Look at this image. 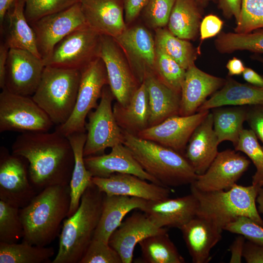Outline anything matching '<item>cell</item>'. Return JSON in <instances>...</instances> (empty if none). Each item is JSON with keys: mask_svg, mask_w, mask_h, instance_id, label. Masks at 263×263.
Masks as SVG:
<instances>
[{"mask_svg": "<svg viewBox=\"0 0 263 263\" xmlns=\"http://www.w3.org/2000/svg\"><path fill=\"white\" fill-rule=\"evenodd\" d=\"M223 21L218 16L209 14L202 19L199 29L200 44L205 39L218 35L223 28Z\"/></svg>", "mask_w": 263, "mask_h": 263, "instance_id": "bcb514c9", "label": "cell"}, {"mask_svg": "<svg viewBox=\"0 0 263 263\" xmlns=\"http://www.w3.org/2000/svg\"><path fill=\"white\" fill-rule=\"evenodd\" d=\"M81 78L76 103L72 113L55 130L62 135L86 132V118L91 110L96 108L104 87L109 85L104 63L100 57L80 71Z\"/></svg>", "mask_w": 263, "mask_h": 263, "instance_id": "52a82bcc", "label": "cell"}, {"mask_svg": "<svg viewBox=\"0 0 263 263\" xmlns=\"http://www.w3.org/2000/svg\"><path fill=\"white\" fill-rule=\"evenodd\" d=\"M19 208L0 200V242L18 243L24 234Z\"/></svg>", "mask_w": 263, "mask_h": 263, "instance_id": "f35d334b", "label": "cell"}, {"mask_svg": "<svg viewBox=\"0 0 263 263\" xmlns=\"http://www.w3.org/2000/svg\"><path fill=\"white\" fill-rule=\"evenodd\" d=\"M203 9L196 0H175L167 28L179 38L195 40L199 34Z\"/></svg>", "mask_w": 263, "mask_h": 263, "instance_id": "4dcf8cb0", "label": "cell"}, {"mask_svg": "<svg viewBox=\"0 0 263 263\" xmlns=\"http://www.w3.org/2000/svg\"><path fill=\"white\" fill-rule=\"evenodd\" d=\"M100 57L105 65L109 85L115 99L120 104L127 105L140 84L113 38L101 35Z\"/></svg>", "mask_w": 263, "mask_h": 263, "instance_id": "4fadbf2b", "label": "cell"}, {"mask_svg": "<svg viewBox=\"0 0 263 263\" xmlns=\"http://www.w3.org/2000/svg\"><path fill=\"white\" fill-rule=\"evenodd\" d=\"M224 230L241 235L249 241L263 245V226L249 217H238L227 224Z\"/></svg>", "mask_w": 263, "mask_h": 263, "instance_id": "f6af8a7d", "label": "cell"}, {"mask_svg": "<svg viewBox=\"0 0 263 263\" xmlns=\"http://www.w3.org/2000/svg\"><path fill=\"white\" fill-rule=\"evenodd\" d=\"M258 138L251 129H243L235 150L245 154L253 162L256 172L252 176L253 185L258 186L263 180V148L258 142Z\"/></svg>", "mask_w": 263, "mask_h": 263, "instance_id": "ab89813d", "label": "cell"}, {"mask_svg": "<svg viewBox=\"0 0 263 263\" xmlns=\"http://www.w3.org/2000/svg\"><path fill=\"white\" fill-rule=\"evenodd\" d=\"M243 258L247 263H263V245L247 240L244 244Z\"/></svg>", "mask_w": 263, "mask_h": 263, "instance_id": "f907efd6", "label": "cell"}, {"mask_svg": "<svg viewBox=\"0 0 263 263\" xmlns=\"http://www.w3.org/2000/svg\"><path fill=\"white\" fill-rule=\"evenodd\" d=\"M223 15L230 19L234 17L237 24L240 19L242 0H217Z\"/></svg>", "mask_w": 263, "mask_h": 263, "instance_id": "681fc988", "label": "cell"}, {"mask_svg": "<svg viewBox=\"0 0 263 263\" xmlns=\"http://www.w3.org/2000/svg\"><path fill=\"white\" fill-rule=\"evenodd\" d=\"M225 79L209 75L201 70L195 64L186 72L181 91L179 115H190L224 85Z\"/></svg>", "mask_w": 263, "mask_h": 263, "instance_id": "603a6c76", "label": "cell"}, {"mask_svg": "<svg viewBox=\"0 0 263 263\" xmlns=\"http://www.w3.org/2000/svg\"><path fill=\"white\" fill-rule=\"evenodd\" d=\"M92 183L107 195L135 197L147 201L169 197L170 188L144 180L130 174L114 173L108 177H93Z\"/></svg>", "mask_w": 263, "mask_h": 263, "instance_id": "ac0fdd59", "label": "cell"}, {"mask_svg": "<svg viewBox=\"0 0 263 263\" xmlns=\"http://www.w3.org/2000/svg\"><path fill=\"white\" fill-rule=\"evenodd\" d=\"M15 0H0V24L2 25L5 14Z\"/></svg>", "mask_w": 263, "mask_h": 263, "instance_id": "9f6ffc18", "label": "cell"}, {"mask_svg": "<svg viewBox=\"0 0 263 263\" xmlns=\"http://www.w3.org/2000/svg\"><path fill=\"white\" fill-rule=\"evenodd\" d=\"M28 165L25 158L0 147V200L21 208L38 193L30 181Z\"/></svg>", "mask_w": 263, "mask_h": 263, "instance_id": "8fae6325", "label": "cell"}, {"mask_svg": "<svg viewBox=\"0 0 263 263\" xmlns=\"http://www.w3.org/2000/svg\"><path fill=\"white\" fill-rule=\"evenodd\" d=\"M155 47L175 60L187 70L195 64L200 50L195 48L189 40L179 38L166 27L154 30Z\"/></svg>", "mask_w": 263, "mask_h": 263, "instance_id": "836d02e7", "label": "cell"}, {"mask_svg": "<svg viewBox=\"0 0 263 263\" xmlns=\"http://www.w3.org/2000/svg\"><path fill=\"white\" fill-rule=\"evenodd\" d=\"M250 163L247 157L235 150L218 152L207 170L198 175L190 185L202 191L228 189L236 184Z\"/></svg>", "mask_w": 263, "mask_h": 263, "instance_id": "2e32d148", "label": "cell"}, {"mask_svg": "<svg viewBox=\"0 0 263 263\" xmlns=\"http://www.w3.org/2000/svg\"><path fill=\"white\" fill-rule=\"evenodd\" d=\"M139 244L143 263H185L184 258L169 238L167 231L150 236Z\"/></svg>", "mask_w": 263, "mask_h": 263, "instance_id": "e575fe53", "label": "cell"}, {"mask_svg": "<svg viewBox=\"0 0 263 263\" xmlns=\"http://www.w3.org/2000/svg\"><path fill=\"white\" fill-rule=\"evenodd\" d=\"M256 203H258V210L259 212L263 214V186L260 187L256 199Z\"/></svg>", "mask_w": 263, "mask_h": 263, "instance_id": "6f0895ef", "label": "cell"}, {"mask_svg": "<svg viewBox=\"0 0 263 263\" xmlns=\"http://www.w3.org/2000/svg\"><path fill=\"white\" fill-rule=\"evenodd\" d=\"M256 59L258 61H260L263 65V58L259 57V56H256Z\"/></svg>", "mask_w": 263, "mask_h": 263, "instance_id": "91938a15", "label": "cell"}, {"mask_svg": "<svg viewBox=\"0 0 263 263\" xmlns=\"http://www.w3.org/2000/svg\"><path fill=\"white\" fill-rule=\"evenodd\" d=\"M24 14L30 23L71 7L80 0H24Z\"/></svg>", "mask_w": 263, "mask_h": 263, "instance_id": "60d3db41", "label": "cell"}, {"mask_svg": "<svg viewBox=\"0 0 263 263\" xmlns=\"http://www.w3.org/2000/svg\"><path fill=\"white\" fill-rule=\"evenodd\" d=\"M36 36L38 52L43 61L55 46L73 31L88 26L80 1L66 10L44 17L30 23Z\"/></svg>", "mask_w": 263, "mask_h": 263, "instance_id": "7c38bea8", "label": "cell"}, {"mask_svg": "<svg viewBox=\"0 0 263 263\" xmlns=\"http://www.w3.org/2000/svg\"><path fill=\"white\" fill-rule=\"evenodd\" d=\"M245 238L239 235L234 239L229 247L231 253L230 263H241L243 258V252Z\"/></svg>", "mask_w": 263, "mask_h": 263, "instance_id": "816d5d0a", "label": "cell"}, {"mask_svg": "<svg viewBox=\"0 0 263 263\" xmlns=\"http://www.w3.org/2000/svg\"><path fill=\"white\" fill-rule=\"evenodd\" d=\"M180 229L192 263H208L211 250L221 240L223 230L197 215Z\"/></svg>", "mask_w": 263, "mask_h": 263, "instance_id": "cb8c5ba5", "label": "cell"}, {"mask_svg": "<svg viewBox=\"0 0 263 263\" xmlns=\"http://www.w3.org/2000/svg\"><path fill=\"white\" fill-rule=\"evenodd\" d=\"M209 110L199 111L190 115H176L139 132L138 137L150 140L184 154L193 132Z\"/></svg>", "mask_w": 263, "mask_h": 263, "instance_id": "e0dca14e", "label": "cell"}, {"mask_svg": "<svg viewBox=\"0 0 263 263\" xmlns=\"http://www.w3.org/2000/svg\"><path fill=\"white\" fill-rule=\"evenodd\" d=\"M219 144L209 111L191 134L184 154L197 175L203 174L213 162Z\"/></svg>", "mask_w": 263, "mask_h": 263, "instance_id": "d4e9b609", "label": "cell"}, {"mask_svg": "<svg viewBox=\"0 0 263 263\" xmlns=\"http://www.w3.org/2000/svg\"><path fill=\"white\" fill-rule=\"evenodd\" d=\"M186 72L175 60L155 47L153 73L163 83L181 94Z\"/></svg>", "mask_w": 263, "mask_h": 263, "instance_id": "74e56055", "label": "cell"}, {"mask_svg": "<svg viewBox=\"0 0 263 263\" xmlns=\"http://www.w3.org/2000/svg\"><path fill=\"white\" fill-rule=\"evenodd\" d=\"M24 0H15L7 10L3 20L6 21L5 29L1 30L5 32L3 41L9 49L26 50L41 58L35 33L24 14Z\"/></svg>", "mask_w": 263, "mask_h": 263, "instance_id": "83f0119b", "label": "cell"}, {"mask_svg": "<svg viewBox=\"0 0 263 263\" xmlns=\"http://www.w3.org/2000/svg\"><path fill=\"white\" fill-rule=\"evenodd\" d=\"M149 0H123L124 7V18L127 25L132 24L135 21Z\"/></svg>", "mask_w": 263, "mask_h": 263, "instance_id": "c3c4849f", "label": "cell"}, {"mask_svg": "<svg viewBox=\"0 0 263 263\" xmlns=\"http://www.w3.org/2000/svg\"><path fill=\"white\" fill-rule=\"evenodd\" d=\"M9 50V48L3 41H1L0 44V88L1 89L4 87L5 69Z\"/></svg>", "mask_w": 263, "mask_h": 263, "instance_id": "f5cc1de1", "label": "cell"}, {"mask_svg": "<svg viewBox=\"0 0 263 263\" xmlns=\"http://www.w3.org/2000/svg\"><path fill=\"white\" fill-rule=\"evenodd\" d=\"M244 79L247 83L258 87H263V76L249 67L245 68L242 73Z\"/></svg>", "mask_w": 263, "mask_h": 263, "instance_id": "db71d44e", "label": "cell"}, {"mask_svg": "<svg viewBox=\"0 0 263 263\" xmlns=\"http://www.w3.org/2000/svg\"><path fill=\"white\" fill-rule=\"evenodd\" d=\"M226 67L229 76L242 74L245 68L242 61L236 57L228 61Z\"/></svg>", "mask_w": 263, "mask_h": 263, "instance_id": "11a10c76", "label": "cell"}, {"mask_svg": "<svg viewBox=\"0 0 263 263\" xmlns=\"http://www.w3.org/2000/svg\"><path fill=\"white\" fill-rule=\"evenodd\" d=\"M214 45L221 54L240 50L263 54V29L248 33L220 32L215 39Z\"/></svg>", "mask_w": 263, "mask_h": 263, "instance_id": "8d00e7d4", "label": "cell"}, {"mask_svg": "<svg viewBox=\"0 0 263 263\" xmlns=\"http://www.w3.org/2000/svg\"><path fill=\"white\" fill-rule=\"evenodd\" d=\"M259 186L260 187H263V180L260 182V183L259 184Z\"/></svg>", "mask_w": 263, "mask_h": 263, "instance_id": "94428289", "label": "cell"}, {"mask_svg": "<svg viewBox=\"0 0 263 263\" xmlns=\"http://www.w3.org/2000/svg\"><path fill=\"white\" fill-rule=\"evenodd\" d=\"M149 29L143 24H130L119 36L113 38L124 52L140 84L147 73L153 72L155 44Z\"/></svg>", "mask_w": 263, "mask_h": 263, "instance_id": "5bb4252c", "label": "cell"}, {"mask_svg": "<svg viewBox=\"0 0 263 263\" xmlns=\"http://www.w3.org/2000/svg\"><path fill=\"white\" fill-rule=\"evenodd\" d=\"M167 231L156 226L144 212H135L112 234L109 244L119 255L122 263H131L137 244L150 236Z\"/></svg>", "mask_w": 263, "mask_h": 263, "instance_id": "44dd1931", "label": "cell"}, {"mask_svg": "<svg viewBox=\"0 0 263 263\" xmlns=\"http://www.w3.org/2000/svg\"><path fill=\"white\" fill-rule=\"evenodd\" d=\"M247 106L219 107L212 109L213 129L219 143L229 141L235 147L244 129Z\"/></svg>", "mask_w": 263, "mask_h": 263, "instance_id": "d6a6232c", "label": "cell"}, {"mask_svg": "<svg viewBox=\"0 0 263 263\" xmlns=\"http://www.w3.org/2000/svg\"><path fill=\"white\" fill-rule=\"evenodd\" d=\"M86 137V132L74 133L67 136L74 150L75 165L70 183L71 204L67 217L75 212L83 193L93 183V177L87 169L84 160L83 149Z\"/></svg>", "mask_w": 263, "mask_h": 263, "instance_id": "1f68e13d", "label": "cell"}, {"mask_svg": "<svg viewBox=\"0 0 263 263\" xmlns=\"http://www.w3.org/2000/svg\"><path fill=\"white\" fill-rule=\"evenodd\" d=\"M123 144L142 168L163 186L191 184L197 174L184 155L170 148L123 131Z\"/></svg>", "mask_w": 263, "mask_h": 263, "instance_id": "277c9868", "label": "cell"}, {"mask_svg": "<svg viewBox=\"0 0 263 263\" xmlns=\"http://www.w3.org/2000/svg\"><path fill=\"white\" fill-rule=\"evenodd\" d=\"M79 263H122V261L109 243L93 239Z\"/></svg>", "mask_w": 263, "mask_h": 263, "instance_id": "ee69618b", "label": "cell"}, {"mask_svg": "<svg viewBox=\"0 0 263 263\" xmlns=\"http://www.w3.org/2000/svg\"><path fill=\"white\" fill-rule=\"evenodd\" d=\"M54 254L53 247L34 245L23 240L21 243L0 242V263H49Z\"/></svg>", "mask_w": 263, "mask_h": 263, "instance_id": "d590c367", "label": "cell"}, {"mask_svg": "<svg viewBox=\"0 0 263 263\" xmlns=\"http://www.w3.org/2000/svg\"><path fill=\"white\" fill-rule=\"evenodd\" d=\"M45 67L43 59L32 53L9 49L3 89L18 94L32 95L38 86Z\"/></svg>", "mask_w": 263, "mask_h": 263, "instance_id": "9a60e30c", "label": "cell"}, {"mask_svg": "<svg viewBox=\"0 0 263 263\" xmlns=\"http://www.w3.org/2000/svg\"><path fill=\"white\" fill-rule=\"evenodd\" d=\"M105 194L92 183L83 193L79 206L63 221L57 253L52 263H79L98 225Z\"/></svg>", "mask_w": 263, "mask_h": 263, "instance_id": "3957f363", "label": "cell"}, {"mask_svg": "<svg viewBox=\"0 0 263 263\" xmlns=\"http://www.w3.org/2000/svg\"><path fill=\"white\" fill-rule=\"evenodd\" d=\"M114 99L109 85L105 86L99 104L88 114V122L85 125L87 137L83 149L84 157L104 154L107 148L123 143V130L118 125L112 108Z\"/></svg>", "mask_w": 263, "mask_h": 263, "instance_id": "9c48e42d", "label": "cell"}, {"mask_svg": "<svg viewBox=\"0 0 263 263\" xmlns=\"http://www.w3.org/2000/svg\"><path fill=\"white\" fill-rule=\"evenodd\" d=\"M89 27L101 35L115 38L127 28L123 0H80Z\"/></svg>", "mask_w": 263, "mask_h": 263, "instance_id": "7402d4cb", "label": "cell"}, {"mask_svg": "<svg viewBox=\"0 0 263 263\" xmlns=\"http://www.w3.org/2000/svg\"><path fill=\"white\" fill-rule=\"evenodd\" d=\"M259 188L235 184L225 191H202L190 185L191 193L198 202L197 215L211 221L223 230L240 216L249 217L263 226L256 204Z\"/></svg>", "mask_w": 263, "mask_h": 263, "instance_id": "5b68a950", "label": "cell"}, {"mask_svg": "<svg viewBox=\"0 0 263 263\" xmlns=\"http://www.w3.org/2000/svg\"><path fill=\"white\" fill-rule=\"evenodd\" d=\"M70 204V185L51 186L38 192L19 209L24 231L22 240L39 246L50 244L67 217Z\"/></svg>", "mask_w": 263, "mask_h": 263, "instance_id": "7a4b0ae2", "label": "cell"}, {"mask_svg": "<svg viewBox=\"0 0 263 263\" xmlns=\"http://www.w3.org/2000/svg\"><path fill=\"white\" fill-rule=\"evenodd\" d=\"M143 82L149 96V127L170 116L179 115L181 94L166 85L152 72L146 74Z\"/></svg>", "mask_w": 263, "mask_h": 263, "instance_id": "484cf974", "label": "cell"}, {"mask_svg": "<svg viewBox=\"0 0 263 263\" xmlns=\"http://www.w3.org/2000/svg\"><path fill=\"white\" fill-rule=\"evenodd\" d=\"M246 119L249 126L263 144V104L247 106Z\"/></svg>", "mask_w": 263, "mask_h": 263, "instance_id": "7dc6e473", "label": "cell"}, {"mask_svg": "<svg viewBox=\"0 0 263 263\" xmlns=\"http://www.w3.org/2000/svg\"><path fill=\"white\" fill-rule=\"evenodd\" d=\"M101 35L89 26L76 30L60 40L45 66L81 71L100 57Z\"/></svg>", "mask_w": 263, "mask_h": 263, "instance_id": "30bf717a", "label": "cell"}, {"mask_svg": "<svg viewBox=\"0 0 263 263\" xmlns=\"http://www.w3.org/2000/svg\"><path fill=\"white\" fill-rule=\"evenodd\" d=\"M80 71L45 66L33 99L54 125L64 123L74 110L78 94Z\"/></svg>", "mask_w": 263, "mask_h": 263, "instance_id": "8992f818", "label": "cell"}, {"mask_svg": "<svg viewBox=\"0 0 263 263\" xmlns=\"http://www.w3.org/2000/svg\"><path fill=\"white\" fill-rule=\"evenodd\" d=\"M263 28V0H242L240 19L234 32L248 33Z\"/></svg>", "mask_w": 263, "mask_h": 263, "instance_id": "7bdbcfd3", "label": "cell"}, {"mask_svg": "<svg viewBox=\"0 0 263 263\" xmlns=\"http://www.w3.org/2000/svg\"><path fill=\"white\" fill-rule=\"evenodd\" d=\"M198 202L191 193L180 197L147 201L141 210L159 228L180 229L197 215Z\"/></svg>", "mask_w": 263, "mask_h": 263, "instance_id": "ffe728a7", "label": "cell"}, {"mask_svg": "<svg viewBox=\"0 0 263 263\" xmlns=\"http://www.w3.org/2000/svg\"><path fill=\"white\" fill-rule=\"evenodd\" d=\"M146 202V200L135 197L105 194L100 219L93 239L109 243L110 237L125 216L133 209L141 210Z\"/></svg>", "mask_w": 263, "mask_h": 263, "instance_id": "4316f807", "label": "cell"}, {"mask_svg": "<svg viewBox=\"0 0 263 263\" xmlns=\"http://www.w3.org/2000/svg\"><path fill=\"white\" fill-rule=\"evenodd\" d=\"M113 109L116 121L123 131L137 135L149 127L150 111L145 83L140 84L127 105L116 101Z\"/></svg>", "mask_w": 263, "mask_h": 263, "instance_id": "f546056e", "label": "cell"}, {"mask_svg": "<svg viewBox=\"0 0 263 263\" xmlns=\"http://www.w3.org/2000/svg\"><path fill=\"white\" fill-rule=\"evenodd\" d=\"M84 160L92 177H108L114 173L130 174L163 186L144 170L123 144L113 147L108 154L84 157Z\"/></svg>", "mask_w": 263, "mask_h": 263, "instance_id": "d6986e66", "label": "cell"}, {"mask_svg": "<svg viewBox=\"0 0 263 263\" xmlns=\"http://www.w3.org/2000/svg\"><path fill=\"white\" fill-rule=\"evenodd\" d=\"M175 0H149L140 16L145 25L155 30L166 27Z\"/></svg>", "mask_w": 263, "mask_h": 263, "instance_id": "b9f144b4", "label": "cell"}, {"mask_svg": "<svg viewBox=\"0 0 263 263\" xmlns=\"http://www.w3.org/2000/svg\"><path fill=\"white\" fill-rule=\"evenodd\" d=\"M263 104V87L242 83L229 77L224 85L198 109L197 112L225 106Z\"/></svg>", "mask_w": 263, "mask_h": 263, "instance_id": "f1b7e54d", "label": "cell"}, {"mask_svg": "<svg viewBox=\"0 0 263 263\" xmlns=\"http://www.w3.org/2000/svg\"><path fill=\"white\" fill-rule=\"evenodd\" d=\"M12 153L27 160L30 181L38 193L51 186L70 185L74 152L67 137L56 131L22 132L13 142Z\"/></svg>", "mask_w": 263, "mask_h": 263, "instance_id": "6da1fadb", "label": "cell"}, {"mask_svg": "<svg viewBox=\"0 0 263 263\" xmlns=\"http://www.w3.org/2000/svg\"><path fill=\"white\" fill-rule=\"evenodd\" d=\"M197 2L202 7H206L210 1H215L217 0H196Z\"/></svg>", "mask_w": 263, "mask_h": 263, "instance_id": "680465c9", "label": "cell"}, {"mask_svg": "<svg viewBox=\"0 0 263 263\" xmlns=\"http://www.w3.org/2000/svg\"><path fill=\"white\" fill-rule=\"evenodd\" d=\"M54 125L30 96L2 89L0 94V132H48Z\"/></svg>", "mask_w": 263, "mask_h": 263, "instance_id": "ba28073f", "label": "cell"}]
</instances>
